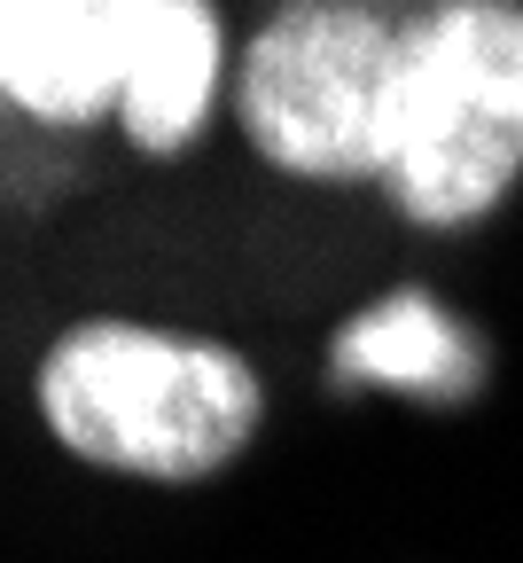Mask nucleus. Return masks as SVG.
I'll return each instance as SVG.
<instances>
[{"label": "nucleus", "mask_w": 523, "mask_h": 563, "mask_svg": "<svg viewBox=\"0 0 523 563\" xmlns=\"http://www.w3.org/2000/svg\"><path fill=\"white\" fill-rule=\"evenodd\" d=\"M523 173V9L454 0L407 24L391 196L430 228L492 211Z\"/></svg>", "instance_id": "nucleus-2"}, {"label": "nucleus", "mask_w": 523, "mask_h": 563, "mask_svg": "<svg viewBox=\"0 0 523 563\" xmlns=\"http://www.w3.org/2000/svg\"><path fill=\"white\" fill-rule=\"evenodd\" d=\"M219 87V16L196 0H141V47H133V79H125V133L141 150H180L203 125Z\"/></svg>", "instance_id": "nucleus-5"}, {"label": "nucleus", "mask_w": 523, "mask_h": 563, "mask_svg": "<svg viewBox=\"0 0 523 563\" xmlns=\"http://www.w3.org/2000/svg\"><path fill=\"white\" fill-rule=\"evenodd\" d=\"M336 376L344 384H399V391H430V399H461L477 384V344L430 298H383L336 336Z\"/></svg>", "instance_id": "nucleus-6"}, {"label": "nucleus", "mask_w": 523, "mask_h": 563, "mask_svg": "<svg viewBox=\"0 0 523 563\" xmlns=\"http://www.w3.org/2000/svg\"><path fill=\"white\" fill-rule=\"evenodd\" d=\"M407 24L376 9H281L243 55L251 141L305 180L391 173Z\"/></svg>", "instance_id": "nucleus-3"}, {"label": "nucleus", "mask_w": 523, "mask_h": 563, "mask_svg": "<svg viewBox=\"0 0 523 563\" xmlns=\"http://www.w3.org/2000/svg\"><path fill=\"white\" fill-rule=\"evenodd\" d=\"M141 0H0V102L87 125L125 102Z\"/></svg>", "instance_id": "nucleus-4"}, {"label": "nucleus", "mask_w": 523, "mask_h": 563, "mask_svg": "<svg viewBox=\"0 0 523 563\" xmlns=\"http://www.w3.org/2000/svg\"><path fill=\"white\" fill-rule=\"evenodd\" d=\"M40 415L102 470L203 477L258 431V376L211 336L87 321L40 361Z\"/></svg>", "instance_id": "nucleus-1"}]
</instances>
